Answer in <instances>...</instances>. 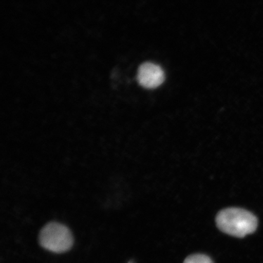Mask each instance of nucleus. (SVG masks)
I'll return each instance as SVG.
<instances>
[{"label": "nucleus", "instance_id": "obj_2", "mask_svg": "<svg viewBox=\"0 0 263 263\" xmlns=\"http://www.w3.org/2000/svg\"><path fill=\"white\" fill-rule=\"evenodd\" d=\"M39 243L46 250L62 254L72 249L74 238L70 229L61 223L52 221L43 227L39 235Z\"/></svg>", "mask_w": 263, "mask_h": 263}, {"label": "nucleus", "instance_id": "obj_4", "mask_svg": "<svg viewBox=\"0 0 263 263\" xmlns=\"http://www.w3.org/2000/svg\"><path fill=\"white\" fill-rule=\"evenodd\" d=\"M183 263H213L210 257L205 254H196L189 256Z\"/></svg>", "mask_w": 263, "mask_h": 263}, {"label": "nucleus", "instance_id": "obj_3", "mask_svg": "<svg viewBox=\"0 0 263 263\" xmlns=\"http://www.w3.org/2000/svg\"><path fill=\"white\" fill-rule=\"evenodd\" d=\"M138 81L146 89H156L164 81V72L160 66L146 62L140 66L138 71Z\"/></svg>", "mask_w": 263, "mask_h": 263}, {"label": "nucleus", "instance_id": "obj_1", "mask_svg": "<svg viewBox=\"0 0 263 263\" xmlns=\"http://www.w3.org/2000/svg\"><path fill=\"white\" fill-rule=\"evenodd\" d=\"M216 226L226 234L243 238L257 230V219L253 214L238 208L221 210L216 218Z\"/></svg>", "mask_w": 263, "mask_h": 263}]
</instances>
